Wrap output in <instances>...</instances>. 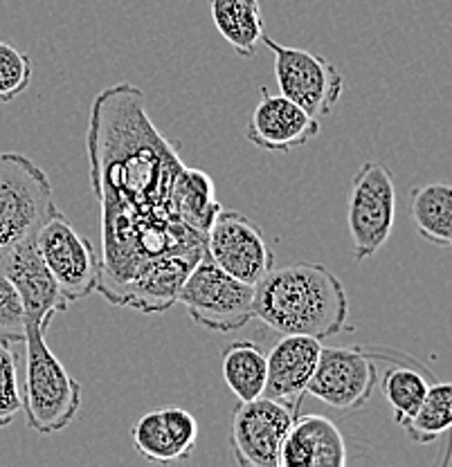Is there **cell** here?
I'll return each mask as SVG.
<instances>
[{
	"instance_id": "cell-12",
	"label": "cell",
	"mask_w": 452,
	"mask_h": 467,
	"mask_svg": "<svg viewBox=\"0 0 452 467\" xmlns=\"http://www.w3.org/2000/svg\"><path fill=\"white\" fill-rule=\"evenodd\" d=\"M0 272L12 281L14 288L21 295L27 321L37 324L43 333H47L52 319L70 306L66 296L61 295L52 272L47 270L41 250L37 245V238H30V241L14 247L0 261Z\"/></svg>"
},
{
	"instance_id": "cell-21",
	"label": "cell",
	"mask_w": 452,
	"mask_h": 467,
	"mask_svg": "<svg viewBox=\"0 0 452 467\" xmlns=\"http://www.w3.org/2000/svg\"><path fill=\"white\" fill-rule=\"evenodd\" d=\"M430 373L412 359V362L394 364L385 371L381 379L383 396H385L387 405L392 407L394 422L398 427L405 420H410L416 411H419L423 398H426L427 389H430Z\"/></svg>"
},
{
	"instance_id": "cell-2",
	"label": "cell",
	"mask_w": 452,
	"mask_h": 467,
	"mask_svg": "<svg viewBox=\"0 0 452 467\" xmlns=\"http://www.w3.org/2000/svg\"><path fill=\"white\" fill-rule=\"evenodd\" d=\"M255 317L281 335L327 339L344 330L349 299L342 281L322 263L272 270L255 285Z\"/></svg>"
},
{
	"instance_id": "cell-8",
	"label": "cell",
	"mask_w": 452,
	"mask_h": 467,
	"mask_svg": "<svg viewBox=\"0 0 452 467\" xmlns=\"http://www.w3.org/2000/svg\"><path fill=\"white\" fill-rule=\"evenodd\" d=\"M295 416L298 409L268 396L239 402L230 427V447L237 465L279 467L281 445Z\"/></svg>"
},
{
	"instance_id": "cell-11",
	"label": "cell",
	"mask_w": 452,
	"mask_h": 467,
	"mask_svg": "<svg viewBox=\"0 0 452 467\" xmlns=\"http://www.w3.org/2000/svg\"><path fill=\"white\" fill-rule=\"evenodd\" d=\"M376 384L378 364L369 350L322 347L306 393L335 411L352 413L367 405Z\"/></svg>"
},
{
	"instance_id": "cell-16",
	"label": "cell",
	"mask_w": 452,
	"mask_h": 467,
	"mask_svg": "<svg viewBox=\"0 0 452 467\" xmlns=\"http://www.w3.org/2000/svg\"><path fill=\"white\" fill-rule=\"evenodd\" d=\"M347 461V442L331 418L295 416L281 445L279 467H344Z\"/></svg>"
},
{
	"instance_id": "cell-3",
	"label": "cell",
	"mask_w": 452,
	"mask_h": 467,
	"mask_svg": "<svg viewBox=\"0 0 452 467\" xmlns=\"http://www.w3.org/2000/svg\"><path fill=\"white\" fill-rule=\"evenodd\" d=\"M26 382L23 407L27 427L38 436L59 434L70 427L81 409V384L52 353L46 333L37 324L26 326Z\"/></svg>"
},
{
	"instance_id": "cell-9",
	"label": "cell",
	"mask_w": 452,
	"mask_h": 467,
	"mask_svg": "<svg viewBox=\"0 0 452 467\" xmlns=\"http://www.w3.org/2000/svg\"><path fill=\"white\" fill-rule=\"evenodd\" d=\"M37 245L68 304L86 299L97 290L100 256L89 238L77 232L61 212L41 227Z\"/></svg>"
},
{
	"instance_id": "cell-6",
	"label": "cell",
	"mask_w": 452,
	"mask_h": 467,
	"mask_svg": "<svg viewBox=\"0 0 452 467\" xmlns=\"http://www.w3.org/2000/svg\"><path fill=\"white\" fill-rule=\"evenodd\" d=\"M396 221V187L381 162H364L352 180L347 201V225L353 259L364 261L390 241Z\"/></svg>"
},
{
	"instance_id": "cell-17",
	"label": "cell",
	"mask_w": 452,
	"mask_h": 467,
	"mask_svg": "<svg viewBox=\"0 0 452 467\" xmlns=\"http://www.w3.org/2000/svg\"><path fill=\"white\" fill-rule=\"evenodd\" d=\"M210 14L214 27L237 55L255 57L266 34L259 0H210Z\"/></svg>"
},
{
	"instance_id": "cell-26",
	"label": "cell",
	"mask_w": 452,
	"mask_h": 467,
	"mask_svg": "<svg viewBox=\"0 0 452 467\" xmlns=\"http://www.w3.org/2000/svg\"><path fill=\"white\" fill-rule=\"evenodd\" d=\"M26 308L12 281L0 272V339L23 344L26 339Z\"/></svg>"
},
{
	"instance_id": "cell-14",
	"label": "cell",
	"mask_w": 452,
	"mask_h": 467,
	"mask_svg": "<svg viewBox=\"0 0 452 467\" xmlns=\"http://www.w3.org/2000/svg\"><path fill=\"white\" fill-rule=\"evenodd\" d=\"M203 256L164 254L149 259L135 270L113 304L142 313H164L178 301L184 279Z\"/></svg>"
},
{
	"instance_id": "cell-28",
	"label": "cell",
	"mask_w": 452,
	"mask_h": 467,
	"mask_svg": "<svg viewBox=\"0 0 452 467\" xmlns=\"http://www.w3.org/2000/svg\"><path fill=\"white\" fill-rule=\"evenodd\" d=\"M448 247H452V234H450V245Z\"/></svg>"
},
{
	"instance_id": "cell-20",
	"label": "cell",
	"mask_w": 452,
	"mask_h": 467,
	"mask_svg": "<svg viewBox=\"0 0 452 467\" xmlns=\"http://www.w3.org/2000/svg\"><path fill=\"white\" fill-rule=\"evenodd\" d=\"M410 218L423 241L448 247L452 234V184L427 182L412 189Z\"/></svg>"
},
{
	"instance_id": "cell-5",
	"label": "cell",
	"mask_w": 452,
	"mask_h": 467,
	"mask_svg": "<svg viewBox=\"0 0 452 467\" xmlns=\"http://www.w3.org/2000/svg\"><path fill=\"white\" fill-rule=\"evenodd\" d=\"M176 304H181L198 326L230 333L255 319V285L235 279L203 254L184 279Z\"/></svg>"
},
{
	"instance_id": "cell-27",
	"label": "cell",
	"mask_w": 452,
	"mask_h": 467,
	"mask_svg": "<svg viewBox=\"0 0 452 467\" xmlns=\"http://www.w3.org/2000/svg\"><path fill=\"white\" fill-rule=\"evenodd\" d=\"M163 416H164V422H167L169 431H172L173 442H176V447L181 450L183 459L187 461L189 456H192L194 447H196V441H198L196 418H194L187 409H181V407H164Z\"/></svg>"
},
{
	"instance_id": "cell-22",
	"label": "cell",
	"mask_w": 452,
	"mask_h": 467,
	"mask_svg": "<svg viewBox=\"0 0 452 467\" xmlns=\"http://www.w3.org/2000/svg\"><path fill=\"white\" fill-rule=\"evenodd\" d=\"M405 436L419 445H430L452 430V382H435L427 389L419 411L401 425Z\"/></svg>"
},
{
	"instance_id": "cell-24",
	"label": "cell",
	"mask_w": 452,
	"mask_h": 467,
	"mask_svg": "<svg viewBox=\"0 0 452 467\" xmlns=\"http://www.w3.org/2000/svg\"><path fill=\"white\" fill-rule=\"evenodd\" d=\"M23 409L21 382H18V362L14 344L0 339V430L12 425Z\"/></svg>"
},
{
	"instance_id": "cell-15",
	"label": "cell",
	"mask_w": 452,
	"mask_h": 467,
	"mask_svg": "<svg viewBox=\"0 0 452 467\" xmlns=\"http://www.w3.org/2000/svg\"><path fill=\"white\" fill-rule=\"evenodd\" d=\"M320 353H322V339L309 335H284L266 355L268 382L264 396L300 409L306 384L318 367Z\"/></svg>"
},
{
	"instance_id": "cell-18",
	"label": "cell",
	"mask_w": 452,
	"mask_h": 467,
	"mask_svg": "<svg viewBox=\"0 0 452 467\" xmlns=\"http://www.w3.org/2000/svg\"><path fill=\"white\" fill-rule=\"evenodd\" d=\"M172 207L178 221L192 227L194 232L205 236L210 230L212 221L221 212V202L216 201V187L214 180L201 169L183 167L173 182Z\"/></svg>"
},
{
	"instance_id": "cell-10",
	"label": "cell",
	"mask_w": 452,
	"mask_h": 467,
	"mask_svg": "<svg viewBox=\"0 0 452 467\" xmlns=\"http://www.w3.org/2000/svg\"><path fill=\"white\" fill-rule=\"evenodd\" d=\"M205 254L235 279L257 285L275 267L264 232L241 212L221 209L205 234Z\"/></svg>"
},
{
	"instance_id": "cell-7",
	"label": "cell",
	"mask_w": 452,
	"mask_h": 467,
	"mask_svg": "<svg viewBox=\"0 0 452 467\" xmlns=\"http://www.w3.org/2000/svg\"><path fill=\"white\" fill-rule=\"evenodd\" d=\"M261 43L275 55V81L279 95L298 104L315 119L331 115L344 90V77L333 63L301 47L281 46L268 34Z\"/></svg>"
},
{
	"instance_id": "cell-23",
	"label": "cell",
	"mask_w": 452,
	"mask_h": 467,
	"mask_svg": "<svg viewBox=\"0 0 452 467\" xmlns=\"http://www.w3.org/2000/svg\"><path fill=\"white\" fill-rule=\"evenodd\" d=\"M133 436V445L140 456L153 463H176V461H184L181 450L173 442L172 431H169L167 422H164L163 409L144 413L138 418V422L131 430Z\"/></svg>"
},
{
	"instance_id": "cell-4",
	"label": "cell",
	"mask_w": 452,
	"mask_h": 467,
	"mask_svg": "<svg viewBox=\"0 0 452 467\" xmlns=\"http://www.w3.org/2000/svg\"><path fill=\"white\" fill-rule=\"evenodd\" d=\"M59 213L47 173L23 153H0V261L16 245L37 238Z\"/></svg>"
},
{
	"instance_id": "cell-13",
	"label": "cell",
	"mask_w": 452,
	"mask_h": 467,
	"mask_svg": "<svg viewBox=\"0 0 452 467\" xmlns=\"http://www.w3.org/2000/svg\"><path fill=\"white\" fill-rule=\"evenodd\" d=\"M259 104L247 119L246 138L257 149L270 153H286L318 138L320 119L306 113L284 95H270L261 88Z\"/></svg>"
},
{
	"instance_id": "cell-19",
	"label": "cell",
	"mask_w": 452,
	"mask_h": 467,
	"mask_svg": "<svg viewBox=\"0 0 452 467\" xmlns=\"http://www.w3.org/2000/svg\"><path fill=\"white\" fill-rule=\"evenodd\" d=\"M221 371L227 389L239 398V402H250L264 396L268 382V359L264 350L250 339L227 344L221 358Z\"/></svg>"
},
{
	"instance_id": "cell-1",
	"label": "cell",
	"mask_w": 452,
	"mask_h": 467,
	"mask_svg": "<svg viewBox=\"0 0 452 467\" xmlns=\"http://www.w3.org/2000/svg\"><path fill=\"white\" fill-rule=\"evenodd\" d=\"M86 150L101 207V296L113 304L135 270L155 256L205 254V236L173 213V182L184 164L151 121L140 88L118 84L95 97Z\"/></svg>"
},
{
	"instance_id": "cell-25",
	"label": "cell",
	"mask_w": 452,
	"mask_h": 467,
	"mask_svg": "<svg viewBox=\"0 0 452 467\" xmlns=\"http://www.w3.org/2000/svg\"><path fill=\"white\" fill-rule=\"evenodd\" d=\"M32 61L26 52L0 41V104L21 97L32 84Z\"/></svg>"
}]
</instances>
